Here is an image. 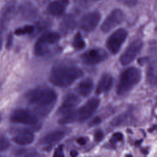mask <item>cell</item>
<instances>
[{
  "instance_id": "1",
  "label": "cell",
  "mask_w": 157,
  "mask_h": 157,
  "mask_svg": "<svg viewBox=\"0 0 157 157\" xmlns=\"http://www.w3.org/2000/svg\"><path fill=\"white\" fill-rule=\"evenodd\" d=\"M26 98L30 104L34 105L37 113L45 115L55 104L57 95L52 88L42 86L29 91L26 94Z\"/></svg>"
},
{
  "instance_id": "2",
  "label": "cell",
  "mask_w": 157,
  "mask_h": 157,
  "mask_svg": "<svg viewBox=\"0 0 157 157\" xmlns=\"http://www.w3.org/2000/svg\"><path fill=\"white\" fill-rule=\"evenodd\" d=\"M82 75V69L75 66L59 64L52 68L49 80L53 85L65 88L72 84Z\"/></svg>"
},
{
  "instance_id": "3",
  "label": "cell",
  "mask_w": 157,
  "mask_h": 157,
  "mask_svg": "<svg viewBox=\"0 0 157 157\" xmlns=\"http://www.w3.org/2000/svg\"><path fill=\"white\" fill-rule=\"evenodd\" d=\"M141 73L135 67H130L125 69L120 75L117 83L116 93L118 96H123L131 90L140 81Z\"/></svg>"
},
{
  "instance_id": "4",
  "label": "cell",
  "mask_w": 157,
  "mask_h": 157,
  "mask_svg": "<svg viewBox=\"0 0 157 157\" xmlns=\"http://www.w3.org/2000/svg\"><path fill=\"white\" fill-rule=\"evenodd\" d=\"M60 39V34L54 31H47L42 34L34 44V54L42 56L49 52L50 46L56 44Z\"/></svg>"
},
{
  "instance_id": "5",
  "label": "cell",
  "mask_w": 157,
  "mask_h": 157,
  "mask_svg": "<svg viewBox=\"0 0 157 157\" xmlns=\"http://www.w3.org/2000/svg\"><path fill=\"white\" fill-rule=\"evenodd\" d=\"M127 35V31L124 29L120 28L116 30L109 36L106 45L111 53L115 55L119 52L122 44L126 39Z\"/></svg>"
},
{
  "instance_id": "6",
  "label": "cell",
  "mask_w": 157,
  "mask_h": 157,
  "mask_svg": "<svg viewBox=\"0 0 157 157\" xmlns=\"http://www.w3.org/2000/svg\"><path fill=\"white\" fill-rule=\"evenodd\" d=\"M124 13L119 9L111 11L102 23L101 29L104 33H108L111 29L121 24L124 20Z\"/></svg>"
},
{
  "instance_id": "7",
  "label": "cell",
  "mask_w": 157,
  "mask_h": 157,
  "mask_svg": "<svg viewBox=\"0 0 157 157\" xmlns=\"http://www.w3.org/2000/svg\"><path fill=\"white\" fill-rule=\"evenodd\" d=\"M143 46V42L140 39L133 40L121 55L120 61L123 66L130 64L140 52Z\"/></svg>"
},
{
  "instance_id": "8",
  "label": "cell",
  "mask_w": 157,
  "mask_h": 157,
  "mask_svg": "<svg viewBox=\"0 0 157 157\" xmlns=\"http://www.w3.org/2000/svg\"><path fill=\"white\" fill-rule=\"evenodd\" d=\"M107 58V52L102 48H91L85 52L81 56L82 61L88 65H94L100 63Z\"/></svg>"
},
{
  "instance_id": "9",
  "label": "cell",
  "mask_w": 157,
  "mask_h": 157,
  "mask_svg": "<svg viewBox=\"0 0 157 157\" xmlns=\"http://www.w3.org/2000/svg\"><path fill=\"white\" fill-rule=\"evenodd\" d=\"M99 105V99L91 98L76 111L77 121L83 122L91 117Z\"/></svg>"
},
{
  "instance_id": "10",
  "label": "cell",
  "mask_w": 157,
  "mask_h": 157,
  "mask_svg": "<svg viewBox=\"0 0 157 157\" xmlns=\"http://www.w3.org/2000/svg\"><path fill=\"white\" fill-rule=\"evenodd\" d=\"M11 121L26 125H34L37 123V117L31 111L18 109L13 112L10 116Z\"/></svg>"
},
{
  "instance_id": "11",
  "label": "cell",
  "mask_w": 157,
  "mask_h": 157,
  "mask_svg": "<svg viewBox=\"0 0 157 157\" xmlns=\"http://www.w3.org/2000/svg\"><path fill=\"white\" fill-rule=\"evenodd\" d=\"M101 16L99 12L94 11L85 15L80 21V28L86 33L93 31L100 21Z\"/></svg>"
},
{
  "instance_id": "12",
  "label": "cell",
  "mask_w": 157,
  "mask_h": 157,
  "mask_svg": "<svg viewBox=\"0 0 157 157\" xmlns=\"http://www.w3.org/2000/svg\"><path fill=\"white\" fill-rule=\"evenodd\" d=\"M69 0H55L51 2L47 7V12L54 17L61 16L65 12Z\"/></svg>"
},
{
  "instance_id": "13",
  "label": "cell",
  "mask_w": 157,
  "mask_h": 157,
  "mask_svg": "<svg viewBox=\"0 0 157 157\" xmlns=\"http://www.w3.org/2000/svg\"><path fill=\"white\" fill-rule=\"evenodd\" d=\"M80 102L79 98L72 93L67 94L64 99L61 107L59 108L58 112L59 114L64 115L71 111L74 110L73 109L76 105Z\"/></svg>"
},
{
  "instance_id": "14",
  "label": "cell",
  "mask_w": 157,
  "mask_h": 157,
  "mask_svg": "<svg viewBox=\"0 0 157 157\" xmlns=\"http://www.w3.org/2000/svg\"><path fill=\"white\" fill-rule=\"evenodd\" d=\"M77 21L74 15L68 14L66 15L59 25V29L63 34L71 33L76 27Z\"/></svg>"
},
{
  "instance_id": "15",
  "label": "cell",
  "mask_w": 157,
  "mask_h": 157,
  "mask_svg": "<svg viewBox=\"0 0 157 157\" xmlns=\"http://www.w3.org/2000/svg\"><path fill=\"white\" fill-rule=\"evenodd\" d=\"M16 10V2L14 0L9 1L2 9L1 20L4 25L7 24L13 17Z\"/></svg>"
},
{
  "instance_id": "16",
  "label": "cell",
  "mask_w": 157,
  "mask_h": 157,
  "mask_svg": "<svg viewBox=\"0 0 157 157\" xmlns=\"http://www.w3.org/2000/svg\"><path fill=\"white\" fill-rule=\"evenodd\" d=\"M112 77L108 74H104L101 78L96 89V93L100 94L109 91L112 85Z\"/></svg>"
},
{
  "instance_id": "17",
  "label": "cell",
  "mask_w": 157,
  "mask_h": 157,
  "mask_svg": "<svg viewBox=\"0 0 157 157\" xmlns=\"http://www.w3.org/2000/svg\"><path fill=\"white\" fill-rule=\"evenodd\" d=\"M93 88V80L90 78H85L78 83L77 86V91L80 96L85 98L90 94Z\"/></svg>"
},
{
  "instance_id": "18",
  "label": "cell",
  "mask_w": 157,
  "mask_h": 157,
  "mask_svg": "<svg viewBox=\"0 0 157 157\" xmlns=\"http://www.w3.org/2000/svg\"><path fill=\"white\" fill-rule=\"evenodd\" d=\"M13 140L19 145H28L34 140V135L29 131H25L18 133L13 137Z\"/></svg>"
},
{
  "instance_id": "19",
  "label": "cell",
  "mask_w": 157,
  "mask_h": 157,
  "mask_svg": "<svg viewBox=\"0 0 157 157\" xmlns=\"http://www.w3.org/2000/svg\"><path fill=\"white\" fill-rule=\"evenodd\" d=\"M64 136V132L62 131H56L48 133L44 136L40 140V143L44 145L52 144L60 140Z\"/></svg>"
},
{
  "instance_id": "20",
  "label": "cell",
  "mask_w": 157,
  "mask_h": 157,
  "mask_svg": "<svg viewBox=\"0 0 157 157\" xmlns=\"http://www.w3.org/2000/svg\"><path fill=\"white\" fill-rule=\"evenodd\" d=\"M21 15L26 19H34L38 14L37 10L31 3H25L20 8Z\"/></svg>"
},
{
  "instance_id": "21",
  "label": "cell",
  "mask_w": 157,
  "mask_h": 157,
  "mask_svg": "<svg viewBox=\"0 0 157 157\" xmlns=\"http://www.w3.org/2000/svg\"><path fill=\"white\" fill-rule=\"evenodd\" d=\"M75 121H77L76 111L72 110L63 115V116L59 119L58 123L61 124H66L72 123Z\"/></svg>"
},
{
  "instance_id": "22",
  "label": "cell",
  "mask_w": 157,
  "mask_h": 157,
  "mask_svg": "<svg viewBox=\"0 0 157 157\" xmlns=\"http://www.w3.org/2000/svg\"><path fill=\"white\" fill-rule=\"evenodd\" d=\"M85 42L83 39L82 35L79 32L77 33L74 37L72 41V45L76 50H81L85 47Z\"/></svg>"
},
{
  "instance_id": "23",
  "label": "cell",
  "mask_w": 157,
  "mask_h": 157,
  "mask_svg": "<svg viewBox=\"0 0 157 157\" xmlns=\"http://www.w3.org/2000/svg\"><path fill=\"white\" fill-rule=\"evenodd\" d=\"M35 29L33 26L26 25L21 28H18L15 30V34L17 36L25 35L27 34H31L34 31Z\"/></svg>"
},
{
  "instance_id": "24",
  "label": "cell",
  "mask_w": 157,
  "mask_h": 157,
  "mask_svg": "<svg viewBox=\"0 0 157 157\" xmlns=\"http://www.w3.org/2000/svg\"><path fill=\"white\" fill-rule=\"evenodd\" d=\"M148 81L153 83L154 82L155 83L156 80V66L155 64L151 65L148 69Z\"/></svg>"
},
{
  "instance_id": "25",
  "label": "cell",
  "mask_w": 157,
  "mask_h": 157,
  "mask_svg": "<svg viewBox=\"0 0 157 157\" xmlns=\"http://www.w3.org/2000/svg\"><path fill=\"white\" fill-rule=\"evenodd\" d=\"M10 146V143L7 138L5 136L0 137V152L6 150Z\"/></svg>"
},
{
  "instance_id": "26",
  "label": "cell",
  "mask_w": 157,
  "mask_h": 157,
  "mask_svg": "<svg viewBox=\"0 0 157 157\" xmlns=\"http://www.w3.org/2000/svg\"><path fill=\"white\" fill-rule=\"evenodd\" d=\"M50 21H48V20H43L39 21L37 23V29L38 32H40V31H43L44 29H46L47 27H48L50 26Z\"/></svg>"
},
{
  "instance_id": "27",
  "label": "cell",
  "mask_w": 157,
  "mask_h": 157,
  "mask_svg": "<svg viewBox=\"0 0 157 157\" xmlns=\"http://www.w3.org/2000/svg\"><path fill=\"white\" fill-rule=\"evenodd\" d=\"M123 139V134L121 132H115L114 133L112 137L110 138V142L111 144H114L118 142L121 141Z\"/></svg>"
},
{
  "instance_id": "28",
  "label": "cell",
  "mask_w": 157,
  "mask_h": 157,
  "mask_svg": "<svg viewBox=\"0 0 157 157\" xmlns=\"http://www.w3.org/2000/svg\"><path fill=\"white\" fill-rule=\"evenodd\" d=\"M74 1L77 6L82 8H88L92 2L90 0H74Z\"/></svg>"
},
{
  "instance_id": "29",
  "label": "cell",
  "mask_w": 157,
  "mask_h": 157,
  "mask_svg": "<svg viewBox=\"0 0 157 157\" xmlns=\"http://www.w3.org/2000/svg\"><path fill=\"white\" fill-rule=\"evenodd\" d=\"M53 157H64L63 153V145H59L55 150Z\"/></svg>"
},
{
  "instance_id": "30",
  "label": "cell",
  "mask_w": 157,
  "mask_h": 157,
  "mask_svg": "<svg viewBox=\"0 0 157 157\" xmlns=\"http://www.w3.org/2000/svg\"><path fill=\"white\" fill-rule=\"evenodd\" d=\"M104 137V133L101 130H98L94 135V138L96 142H99L102 140Z\"/></svg>"
},
{
  "instance_id": "31",
  "label": "cell",
  "mask_w": 157,
  "mask_h": 157,
  "mask_svg": "<svg viewBox=\"0 0 157 157\" xmlns=\"http://www.w3.org/2000/svg\"><path fill=\"white\" fill-rule=\"evenodd\" d=\"M121 3L129 7L134 6L137 4V0H118Z\"/></svg>"
},
{
  "instance_id": "32",
  "label": "cell",
  "mask_w": 157,
  "mask_h": 157,
  "mask_svg": "<svg viewBox=\"0 0 157 157\" xmlns=\"http://www.w3.org/2000/svg\"><path fill=\"white\" fill-rule=\"evenodd\" d=\"M101 122V119L99 117H96L95 118H94L90 123H89V124L88 126L90 127H93V126H97Z\"/></svg>"
},
{
  "instance_id": "33",
  "label": "cell",
  "mask_w": 157,
  "mask_h": 157,
  "mask_svg": "<svg viewBox=\"0 0 157 157\" xmlns=\"http://www.w3.org/2000/svg\"><path fill=\"white\" fill-rule=\"evenodd\" d=\"M77 142L80 145H83L86 143V140L85 139V138L80 137L77 139Z\"/></svg>"
},
{
  "instance_id": "34",
  "label": "cell",
  "mask_w": 157,
  "mask_h": 157,
  "mask_svg": "<svg viewBox=\"0 0 157 157\" xmlns=\"http://www.w3.org/2000/svg\"><path fill=\"white\" fill-rule=\"evenodd\" d=\"M12 44V35H9V37H7V43H6V48H9L11 46Z\"/></svg>"
},
{
  "instance_id": "35",
  "label": "cell",
  "mask_w": 157,
  "mask_h": 157,
  "mask_svg": "<svg viewBox=\"0 0 157 157\" xmlns=\"http://www.w3.org/2000/svg\"><path fill=\"white\" fill-rule=\"evenodd\" d=\"M71 154V156L72 157H76L77 155H78V152L76 151V150H72L70 153Z\"/></svg>"
},
{
  "instance_id": "36",
  "label": "cell",
  "mask_w": 157,
  "mask_h": 157,
  "mask_svg": "<svg viewBox=\"0 0 157 157\" xmlns=\"http://www.w3.org/2000/svg\"><path fill=\"white\" fill-rule=\"evenodd\" d=\"M2 40L1 38H0V51L2 48Z\"/></svg>"
},
{
  "instance_id": "37",
  "label": "cell",
  "mask_w": 157,
  "mask_h": 157,
  "mask_svg": "<svg viewBox=\"0 0 157 157\" xmlns=\"http://www.w3.org/2000/svg\"><path fill=\"white\" fill-rule=\"evenodd\" d=\"M91 2H96V1H101V0H90Z\"/></svg>"
},
{
  "instance_id": "38",
  "label": "cell",
  "mask_w": 157,
  "mask_h": 157,
  "mask_svg": "<svg viewBox=\"0 0 157 157\" xmlns=\"http://www.w3.org/2000/svg\"><path fill=\"white\" fill-rule=\"evenodd\" d=\"M126 157H131V156H130V155H128V156H126Z\"/></svg>"
},
{
  "instance_id": "39",
  "label": "cell",
  "mask_w": 157,
  "mask_h": 157,
  "mask_svg": "<svg viewBox=\"0 0 157 157\" xmlns=\"http://www.w3.org/2000/svg\"><path fill=\"white\" fill-rule=\"evenodd\" d=\"M0 119H1V115H0Z\"/></svg>"
}]
</instances>
